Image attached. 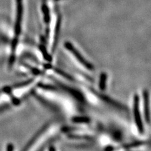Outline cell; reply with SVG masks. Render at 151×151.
<instances>
[{
    "label": "cell",
    "instance_id": "6da1fadb",
    "mask_svg": "<svg viewBox=\"0 0 151 151\" xmlns=\"http://www.w3.org/2000/svg\"><path fill=\"white\" fill-rule=\"evenodd\" d=\"M133 110H134V118L135 125L137 126L139 132L140 134H143L144 131V124L142 121L141 115L140 112L139 108V97L137 94H135L134 97V106H133Z\"/></svg>",
    "mask_w": 151,
    "mask_h": 151
},
{
    "label": "cell",
    "instance_id": "7a4b0ae2",
    "mask_svg": "<svg viewBox=\"0 0 151 151\" xmlns=\"http://www.w3.org/2000/svg\"><path fill=\"white\" fill-rule=\"evenodd\" d=\"M64 46L66 49L73 54V55L76 58V59L84 66V67H85L88 70H91L94 69L93 65L91 63L88 62V61L83 58V55L80 54L79 52L75 48L71 43H70L69 42H66L64 44Z\"/></svg>",
    "mask_w": 151,
    "mask_h": 151
},
{
    "label": "cell",
    "instance_id": "3957f363",
    "mask_svg": "<svg viewBox=\"0 0 151 151\" xmlns=\"http://www.w3.org/2000/svg\"><path fill=\"white\" fill-rule=\"evenodd\" d=\"M17 18L15 27V38H18L21 33V24L23 15V3L22 0H17Z\"/></svg>",
    "mask_w": 151,
    "mask_h": 151
},
{
    "label": "cell",
    "instance_id": "277c9868",
    "mask_svg": "<svg viewBox=\"0 0 151 151\" xmlns=\"http://www.w3.org/2000/svg\"><path fill=\"white\" fill-rule=\"evenodd\" d=\"M91 90L98 98H100L101 100H102L103 101H105L106 103L109 104V105H111L113 106H114V107L118 108V109H120V110H126V111L127 110V108H125L124 105H122V104H120L119 102H116V101L112 100L111 98L104 95V94H100V93H99L98 92L94 91V90H93V89H91Z\"/></svg>",
    "mask_w": 151,
    "mask_h": 151
},
{
    "label": "cell",
    "instance_id": "5b68a950",
    "mask_svg": "<svg viewBox=\"0 0 151 151\" xmlns=\"http://www.w3.org/2000/svg\"><path fill=\"white\" fill-rule=\"evenodd\" d=\"M48 127H49V124H47L42 127L39 130H38V132L34 135V137L31 139V140H30L29 142L27 143V144L25 145V147L23 148L22 151H28L29 150V149L32 147L33 144L35 143V142H36L38 139H39L40 137L44 133L45 131L47 129H48Z\"/></svg>",
    "mask_w": 151,
    "mask_h": 151
},
{
    "label": "cell",
    "instance_id": "8992f818",
    "mask_svg": "<svg viewBox=\"0 0 151 151\" xmlns=\"http://www.w3.org/2000/svg\"><path fill=\"white\" fill-rule=\"evenodd\" d=\"M56 83H58L59 86L62 88L64 90L67 91L68 93H69L70 94H71V95L74 98L76 99V100H78V101H84V98L83 97V95L81 93H79V91H78L77 90H76V89L72 88H70V87H68L66 86V85H64V84L61 83H59L58 81H56Z\"/></svg>",
    "mask_w": 151,
    "mask_h": 151
},
{
    "label": "cell",
    "instance_id": "52a82bcc",
    "mask_svg": "<svg viewBox=\"0 0 151 151\" xmlns=\"http://www.w3.org/2000/svg\"><path fill=\"white\" fill-rule=\"evenodd\" d=\"M143 100H144V116L146 122L148 124L150 122V108H149V93L147 90H144L143 93Z\"/></svg>",
    "mask_w": 151,
    "mask_h": 151
},
{
    "label": "cell",
    "instance_id": "ba28073f",
    "mask_svg": "<svg viewBox=\"0 0 151 151\" xmlns=\"http://www.w3.org/2000/svg\"><path fill=\"white\" fill-rule=\"evenodd\" d=\"M107 74L105 73H101L99 79V88L101 91H105L106 88Z\"/></svg>",
    "mask_w": 151,
    "mask_h": 151
},
{
    "label": "cell",
    "instance_id": "9c48e42d",
    "mask_svg": "<svg viewBox=\"0 0 151 151\" xmlns=\"http://www.w3.org/2000/svg\"><path fill=\"white\" fill-rule=\"evenodd\" d=\"M72 121L74 123H77V124H88L90 122V119L87 116H77L73 117Z\"/></svg>",
    "mask_w": 151,
    "mask_h": 151
},
{
    "label": "cell",
    "instance_id": "30bf717a",
    "mask_svg": "<svg viewBox=\"0 0 151 151\" xmlns=\"http://www.w3.org/2000/svg\"><path fill=\"white\" fill-rule=\"evenodd\" d=\"M54 71H55L56 73H58V74L60 75L61 76H63V77H64V78L67 79H68V80H70V81H73V80H74L72 76H70L69 74H68L67 73H65V72L63 71V70H61V69H58V68H54Z\"/></svg>",
    "mask_w": 151,
    "mask_h": 151
},
{
    "label": "cell",
    "instance_id": "8fae6325",
    "mask_svg": "<svg viewBox=\"0 0 151 151\" xmlns=\"http://www.w3.org/2000/svg\"><path fill=\"white\" fill-rule=\"evenodd\" d=\"M40 50L42 51V54H43V56H44V58L47 60V61H49V62H51L52 61V58L51 56L49 55V54L47 53V52L45 49V48L44 47H40Z\"/></svg>",
    "mask_w": 151,
    "mask_h": 151
},
{
    "label": "cell",
    "instance_id": "7c38bea8",
    "mask_svg": "<svg viewBox=\"0 0 151 151\" xmlns=\"http://www.w3.org/2000/svg\"><path fill=\"white\" fill-rule=\"evenodd\" d=\"M32 80L33 79H29V80H28V81H27L25 82H23V83L18 84L15 87L16 88H20V87H22V86H25V85H27L28 84H30L32 81Z\"/></svg>",
    "mask_w": 151,
    "mask_h": 151
},
{
    "label": "cell",
    "instance_id": "4fadbf2b",
    "mask_svg": "<svg viewBox=\"0 0 151 151\" xmlns=\"http://www.w3.org/2000/svg\"><path fill=\"white\" fill-rule=\"evenodd\" d=\"M6 151H13V145L12 144H8L7 145Z\"/></svg>",
    "mask_w": 151,
    "mask_h": 151
},
{
    "label": "cell",
    "instance_id": "5bb4252c",
    "mask_svg": "<svg viewBox=\"0 0 151 151\" xmlns=\"http://www.w3.org/2000/svg\"><path fill=\"white\" fill-rule=\"evenodd\" d=\"M49 151H56V149L53 145H50L49 147Z\"/></svg>",
    "mask_w": 151,
    "mask_h": 151
}]
</instances>
